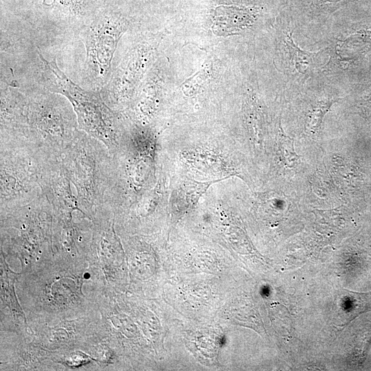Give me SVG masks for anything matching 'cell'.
<instances>
[{
    "instance_id": "7a4b0ae2",
    "label": "cell",
    "mask_w": 371,
    "mask_h": 371,
    "mask_svg": "<svg viewBox=\"0 0 371 371\" xmlns=\"http://www.w3.org/2000/svg\"><path fill=\"white\" fill-rule=\"evenodd\" d=\"M38 54L47 89L67 98L76 115L78 129L100 141L113 155L120 144L116 118L101 93L81 88L59 69L55 59L48 61L39 50Z\"/></svg>"
},
{
    "instance_id": "52a82bcc",
    "label": "cell",
    "mask_w": 371,
    "mask_h": 371,
    "mask_svg": "<svg viewBox=\"0 0 371 371\" xmlns=\"http://www.w3.org/2000/svg\"><path fill=\"white\" fill-rule=\"evenodd\" d=\"M89 0H52L48 5L63 13L80 16L85 12Z\"/></svg>"
},
{
    "instance_id": "3957f363",
    "label": "cell",
    "mask_w": 371,
    "mask_h": 371,
    "mask_svg": "<svg viewBox=\"0 0 371 371\" xmlns=\"http://www.w3.org/2000/svg\"><path fill=\"white\" fill-rule=\"evenodd\" d=\"M0 146L2 212L27 205L41 195V172L45 162L54 157L22 137H1Z\"/></svg>"
},
{
    "instance_id": "277c9868",
    "label": "cell",
    "mask_w": 371,
    "mask_h": 371,
    "mask_svg": "<svg viewBox=\"0 0 371 371\" xmlns=\"http://www.w3.org/2000/svg\"><path fill=\"white\" fill-rule=\"evenodd\" d=\"M56 93L28 97L27 121L23 138L49 156L60 159L80 133L71 104Z\"/></svg>"
},
{
    "instance_id": "8992f818",
    "label": "cell",
    "mask_w": 371,
    "mask_h": 371,
    "mask_svg": "<svg viewBox=\"0 0 371 371\" xmlns=\"http://www.w3.org/2000/svg\"><path fill=\"white\" fill-rule=\"evenodd\" d=\"M71 184L60 159L49 158L42 168L39 185L54 212L69 216L74 210H80Z\"/></svg>"
},
{
    "instance_id": "6da1fadb",
    "label": "cell",
    "mask_w": 371,
    "mask_h": 371,
    "mask_svg": "<svg viewBox=\"0 0 371 371\" xmlns=\"http://www.w3.org/2000/svg\"><path fill=\"white\" fill-rule=\"evenodd\" d=\"M60 161L75 188L80 211L92 214L102 206H113L115 167L103 143L80 131Z\"/></svg>"
},
{
    "instance_id": "5b68a950",
    "label": "cell",
    "mask_w": 371,
    "mask_h": 371,
    "mask_svg": "<svg viewBox=\"0 0 371 371\" xmlns=\"http://www.w3.org/2000/svg\"><path fill=\"white\" fill-rule=\"evenodd\" d=\"M126 27L117 14L104 10L80 32L86 50L85 74L89 82L101 89L108 81L117 44Z\"/></svg>"
}]
</instances>
